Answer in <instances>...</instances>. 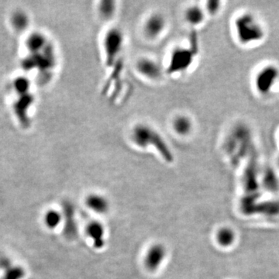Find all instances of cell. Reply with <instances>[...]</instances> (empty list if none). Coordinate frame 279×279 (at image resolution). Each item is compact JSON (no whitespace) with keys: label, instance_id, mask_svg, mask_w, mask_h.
<instances>
[{"label":"cell","instance_id":"7","mask_svg":"<svg viewBox=\"0 0 279 279\" xmlns=\"http://www.w3.org/2000/svg\"><path fill=\"white\" fill-rule=\"evenodd\" d=\"M63 209L65 218L64 233L67 238L74 239L77 236L78 229H77L76 221H75L73 206L68 202H66L63 204Z\"/></svg>","mask_w":279,"mask_h":279},{"label":"cell","instance_id":"11","mask_svg":"<svg viewBox=\"0 0 279 279\" xmlns=\"http://www.w3.org/2000/svg\"><path fill=\"white\" fill-rule=\"evenodd\" d=\"M137 68L141 73L148 78H155L160 75V69L152 60L142 59L137 64Z\"/></svg>","mask_w":279,"mask_h":279},{"label":"cell","instance_id":"14","mask_svg":"<svg viewBox=\"0 0 279 279\" xmlns=\"http://www.w3.org/2000/svg\"><path fill=\"white\" fill-rule=\"evenodd\" d=\"M186 17L189 24L194 26L199 25L204 21L205 13L201 7L192 6L186 11Z\"/></svg>","mask_w":279,"mask_h":279},{"label":"cell","instance_id":"16","mask_svg":"<svg viewBox=\"0 0 279 279\" xmlns=\"http://www.w3.org/2000/svg\"><path fill=\"white\" fill-rule=\"evenodd\" d=\"M24 275L23 268L20 267H10L1 279H21Z\"/></svg>","mask_w":279,"mask_h":279},{"label":"cell","instance_id":"4","mask_svg":"<svg viewBox=\"0 0 279 279\" xmlns=\"http://www.w3.org/2000/svg\"><path fill=\"white\" fill-rule=\"evenodd\" d=\"M123 42V35L118 30H111L106 34L104 41V47L106 51V63L108 65H112L114 62L115 59L120 52Z\"/></svg>","mask_w":279,"mask_h":279},{"label":"cell","instance_id":"5","mask_svg":"<svg viewBox=\"0 0 279 279\" xmlns=\"http://www.w3.org/2000/svg\"><path fill=\"white\" fill-rule=\"evenodd\" d=\"M194 55L195 50L193 48L175 50L171 57L170 64L169 65V73L182 72L187 69L191 64L193 63Z\"/></svg>","mask_w":279,"mask_h":279},{"label":"cell","instance_id":"18","mask_svg":"<svg viewBox=\"0 0 279 279\" xmlns=\"http://www.w3.org/2000/svg\"><path fill=\"white\" fill-rule=\"evenodd\" d=\"M220 8V2L217 1H210L207 4L208 12L212 14H216Z\"/></svg>","mask_w":279,"mask_h":279},{"label":"cell","instance_id":"6","mask_svg":"<svg viewBox=\"0 0 279 279\" xmlns=\"http://www.w3.org/2000/svg\"><path fill=\"white\" fill-rule=\"evenodd\" d=\"M166 254L165 247L161 244L152 246L145 257V266L151 271H155L162 264Z\"/></svg>","mask_w":279,"mask_h":279},{"label":"cell","instance_id":"13","mask_svg":"<svg viewBox=\"0 0 279 279\" xmlns=\"http://www.w3.org/2000/svg\"><path fill=\"white\" fill-rule=\"evenodd\" d=\"M174 129L181 136L189 134L193 129V123L187 116H180L174 121Z\"/></svg>","mask_w":279,"mask_h":279},{"label":"cell","instance_id":"17","mask_svg":"<svg viewBox=\"0 0 279 279\" xmlns=\"http://www.w3.org/2000/svg\"><path fill=\"white\" fill-rule=\"evenodd\" d=\"M114 4L110 1L102 2L100 6V12L105 17H109L114 12Z\"/></svg>","mask_w":279,"mask_h":279},{"label":"cell","instance_id":"15","mask_svg":"<svg viewBox=\"0 0 279 279\" xmlns=\"http://www.w3.org/2000/svg\"><path fill=\"white\" fill-rule=\"evenodd\" d=\"M62 221V215L55 210H49L45 215V223L51 229L55 228Z\"/></svg>","mask_w":279,"mask_h":279},{"label":"cell","instance_id":"12","mask_svg":"<svg viewBox=\"0 0 279 279\" xmlns=\"http://www.w3.org/2000/svg\"><path fill=\"white\" fill-rule=\"evenodd\" d=\"M235 240L236 236L234 231L229 227H223L216 233V240L222 247H230Z\"/></svg>","mask_w":279,"mask_h":279},{"label":"cell","instance_id":"9","mask_svg":"<svg viewBox=\"0 0 279 279\" xmlns=\"http://www.w3.org/2000/svg\"><path fill=\"white\" fill-rule=\"evenodd\" d=\"M87 206L93 211L99 213H105L109 209L107 199L99 195H91L86 199Z\"/></svg>","mask_w":279,"mask_h":279},{"label":"cell","instance_id":"3","mask_svg":"<svg viewBox=\"0 0 279 279\" xmlns=\"http://www.w3.org/2000/svg\"><path fill=\"white\" fill-rule=\"evenodd\" d=\"M254 88L261 96L271 95L279 83V66L267 63L260 67L254 77Z\"/></svg>","mask_w":279,"mask_h":279},{"label":"cell","instance_id":"8","mask_svg":"<svg viewBox=\"0 0 279 279\" xmlns=\"http://www.w3.org/2000/svg\"><path fill=\"white\" fill-rule=\"evenodd\" d=\"M87 233L89 237L93 240L94 247L95 248L101 249L105 245V240H104V230L103 226L99 222H92L88 225L87 227Z\"/></svg>","mask_w":279,"mask_h":279},{"label":"cell","instance_id":"10","mask_svg":"<svg viewBox=\"0 0 279 279\" xmlns=\"http://www.w3.org/2000/svg\"><path fill=\"white\" fill-rule=\"evenodd\" d=\"M165 27V21L160 15H153L148 20L145 25V31L150 37L159 35Z\"/></svg>","mask_w":279,"mask_h":279},{"label":"cell","instance_id":"1","mask_svg":"<svg viewBox=\"0 0 279 279\" xmlns=\"http://www.w3.org/2000/svg\"><path fill=\"white\" fill-rule=\"evenodd\" d=\"M233 27L236 39L243 46L258 45L265 39V27L254 13H240L235 17Z\"/></svg>","mask_w":279,"mask_h":279},{"label":"cell","instance_id":"2","mask_svg":"<svg viewBox=\"0 0 279 279\" xmlns=\"http://www.w3.org/2000/svg\"><path fill=\"white\" fill-rule=\"evenodd\" d=\"M132 136L135 143L140 146L146 147L151 145L155 147L165 160L169 162L173 160L172 153L163 138L149 126L145 125L136 126L133 129Z\"/></svg>","mask_w":279,"mask_h":279},{"label":"cell","instance_id":"19","mask_svg":"<svg viewBox=\"0 0 279 279\" xmlns=\"http://www.w3.org/2000/svg\"><path fill=\"white\" fill-rule=\"evenodd\" d=\"M277 142H278L279 144V133L278 134H277ZM277 162H278V165H279V154H278V158H277Z\"/></svg>","mask_w":279,"mask_h":279}]
</instances>
